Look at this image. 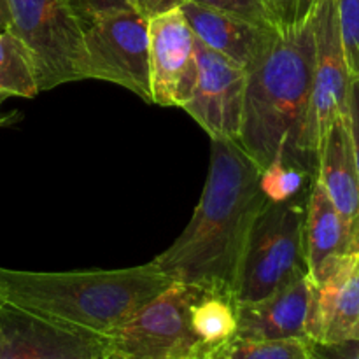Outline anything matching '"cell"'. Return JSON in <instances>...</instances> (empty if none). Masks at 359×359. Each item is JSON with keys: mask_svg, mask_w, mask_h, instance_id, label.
I'll use <instances>...</instances> for the list:
<instances>
[{"mask_svg": "<svg viewBox=\"0 0 359 359\" xmlns=\"http://www.w3.org/2000/svg\"><path fill=\"white\" fill-rule=\"evenodd\" d=\"M262 170L238 140L210 139V167L191 221L153 259L172 283L233 294L249 233L266 203Z\"/></svg>", "mask_w": 359, "mask_h": 359, "instance_id": "cell-1", "label": "cell"}, {"mask_svg": "<svg viewBox=\"0 0 359 359\" xmlns=\"http://www.w3.org/2000/svg\"><path fill=\"white\" fill-rule=\"evenodd\" d=\"M172 283L154 262L118 270L28 272L0 269V302L105 339Z\"/></svg>", "mask_w": 359, "mask_h": 359, "instance_id": "cell-2", "label": "cell"}, {"mask_svg": "<svg viewBox=\"0 0 359 359\" xmlns=\"http://www.w3.org/2000/svg\"><path fill=\"white\" fill-rule=\"evenodd\" d=\"M316 63L314 20L309 13L284 30L245 72L238 144L259 170L277 153L293 158L311 105Z\"/></svg>", "mask_w": 359, "mask_h": 359, "instance_id": "cell-3", "label": "cell"}, {"mask_svg": "<svg viewBox=\"0 0 359 359\" xmlns=\"http://www.w3.org/2000/svg\"><path fill=\"white\" fill-rule=\"evenodd\" d=\"M307 200L284 203L266 200L242 256L235 286L237 305L263 300L307 276L304 244Z\"/></svg>", "mask_w": 359, "mask_h": 359, "instance_id": "cell-4", "label": "cell"}, {"mask_svg": "<svg viewBox=\"0 0 359 359\" xmlns=\"http://www.w3.org/2000/svg\"><path fill=\"white\" fill-rule=\"evenodd\" d=\"M311 13L316 39L311 105L294 146V154L290 160L318 174L319 146L325 139V133L337 118L349 114L353 77L340 37L337 0H316Z\"/></svg>", "mask_w": 359, "mask_h": 359, "instance_id": "cell-5", "label": "cell"}, {"mask_svg": "<svg viewBox=\"0 0 359 359\" xmlns=\"http://www.w3.org/2000/svg\"><path fill=\"white\" fill-rule=\"evenodd\" d=\"M11 30L28 46L41 91L84 79V23L72 0H7Z\"/></svg>", "mask_w": 359, "mask_h": 359, "instance_id": "cell-6", "label": "cell"}, {"mask_svg": "<svg viewBox=\"0 0 359 359\" xmlns=\"http://www.w3.org/2000/svg\"><path fill=\"white\" fill-rule=\"evenodd\" d=\"M198 286L174 283L105 337L118 359H202L189 328V309Z\"/></svg>", "mask_w": 359, "mask_h": 359, "instance_id": "cell-7", "label": "cell"}, {"mask_svg": "<svg viewBox=\"0 0 359 359\" xmlns=\"http://www.w3.org/2000/svg\"><path fill=\"white\" fill-rule=\"evenodd\" d=\"M84 79L118 84L153 104L147 18L123 9L84 23Z\"/></svg>", "mask_w": 359, "mask_h": 359, "instance_id": "cell-8", "label": "cell"}, {"mask_svg": "<svg viewBox=\"0 0 359 359\" xmlns=\"http://www.w3.org/2000/svg\"><path fill=\"white\" fill-rule=\"evenodd\" d=\"M196 84L184 111L210 139L238 140L244 111L245 72L196 39Z\"/></svg>", "mask_w": 359, "mask_h": 359, "instance_id": "cell-9", "label": "cell"}, {"mask_svg": "<svg viewBox=\"0 0 359 359\" xmlns=\"http://www.w3.org/2000/svg\"><path fill=\"white\" fill-rule=\"evenodd\" d=\"M151 102L182 109L196 84L195 34L181 7L147 20Z\"/></svg>", "mask_w": 359, "mask_h": 359, "instance_id": "cell-10", "label": "cell"}, {"mask_svg": "<svg viewBox=\"0 0 359 359\" xmlns=\"http://www.w3.org/2000/svg\"><path fill=\"white\" fill-rule=\"evenodd\" d=\"M105 339L0 302V359H100Z\"/></svg>", "mask_w": 359, "mask_h": 359, "instance_id": "cell-11", "label": "cell"}, {"mask_svg": "<svg viewBox=\"0 0 359 359\" xmlns=\"http://www.w3.org/2000/svg\"><path fill=\"white\" fill-rule=\"evenodd\" d=\"M307 339L312 342H359V255L340 262L325 283L314 284Z\"/></svg>", "mask_w": 359, "mask_h": 359, "instance_id": "cell-12", "label": "cell"}, {"mask_svg": "<svg viewBox=\"0 0 359 359\" xmlns=\"http://www.w3.org/2000/svg\"><path fill=\"white\" fill-rule=\"evenodd\" d=\"M318 179L342 219L351 255H359V179L354 161L349 114L325 133L318 154Z\"/></svg>", "mask_w": 359, "mask_h": 359, "instance_id": "cell-13", "label": "cell"}, {"mask_svg": "<svg viewBox=\"0 0 359 359\" xmlns=\"http://www.w3.org/2000/svg\"><path fill=\"white\" fill-rule=\"evenodd\" d=\"M311 277L304 276L255 304L237 305V335L249 340L307 339L312 302Z\"/></svg>", "mask_w": 359, "mask_h": 359, "instance_id": "cell-14", "label": "cell"}, {"mask_svg": "<svg viewBox=\"0 0 359 359\" xmlns=\"http://www.w3.org/2000/svg\"><path fill=\"white\" fill-rule=\"evenodd\" d=\"M189 28L202 44L248 70L273 41L277 28H265L186 0L181 6Z\"/></svg>", "mask_w": 359, "mask_h": 359, "instance_id": "cell-15", "label": "cell"}, {"mask_svg": "<svg viewBox=\"0 0 359 359\" xmlns=\"http://www.w3.org/2000/svg\"><path fill=\"white\" fill-rule=\"evenodd\" d=\"M304 244L307 273L316 286L325 283L351 255L342 219L318 177L312 182L305 209Z\"/></svg>", "mask_w": 359, "mask_h": 359, "instance_id": "cell-16", "label": "cell"}, {"mask_svg": "<svg viewBox=\"0 0 359 359\" xmlns=\"http://www.w3.org/2000/svg\"><path fill=\"white\" fill-rule=\"evenodd\" d=\"M189 328L202 349V359L237 335V302L233 294L200 287L189 309Z\"/></svg>", "mask_w": 359, "mask_h": 359, "instance_id": "cell-17", "label": "cell"}, {"mask_svg": "<svg viewBox=\"0 0 359 359\" xmlns=\"http://www.w3.org/2000/svg\"><path fill=\"white\" fill-rule=\"evenodd\" d=\"M39 93L37 65L28 46L13 30L0 32V97L35 98Z\"/></svg>", "mask_w": 359, "mask_h": 359, "instance_id": "cell-18", "label": "cell"}, {"mask_svg": "<svg viewBox=\"0 0 359 359\" xmlns=\"http://www.w3.org/2000/svg\"><path fill=\"white\" fill-rule=\"evenodd\" d=\"M316 177L318 174L277 153L270 165L262 170L259 186L269 202H294V200L309 198Z\"/></svg>", "mask_w": 359, "mask_h": 359, "instance_id": "cell-19", "label": "cell"}, {"mask_svg": "<svg viewBox=\"0 0 359 359\" xmlns=\"http://www.w3.org/2000/svg\"><path fill=\"white\" fill-rule=\"evenodd\" d=\"M203 359H311V340H249L233 337Z\"/></svg>", "mask_w": 359, "mask_h": 359, "instance_id": "cell-20", "label": "cell"}, {"mask_svg": "<svg viewBox=\"0 0 359 359\" xmlns=\"http://www.w3.org/2000/svg\"><path fill=\"white\" fill-rule=\"evenodd\" d=\"M340 37L353 79H359V0H337Z\"/></svg>", "mask_w": 359, "mask_h": 359, "instance_id": "cell-21", "label": "cell"}, {"mask_svg": "<svg viewBox=\"0 0 359 359\" xmlns=\"http://www.w3.org/2000/svg\"><path fill=\"white\" fill-rule=\"evenodd\" d=\"M189 2L219 11V13L230 14V16L244 20L248 23L258 25V27L277 28L263 0H189Z\"/></svg>", "mask_w": 359, "mask_h": 359, "instance_id": "cell-22", "label": "cell"}, {"mask_svg": "<svg viewBox=\"0 0 359 359\" xmlns=\"http://www.w3.org/2000/svg\"><path fill=\"white\" fill-rule=\"evenodd\" d=\"M72 4L83 23H88V21L93 20L95 16H100V14L123 9H135V0H72Z\"/></svg>", "mask_w": 359, "mask_h": 359, "instance_id": "cell-23", "label": "cell"}, {"mask_svg": "<svg viewBox=\"0 0 359 359\" xmlns=\"http://www.w3.org/2000/svg\"><path fill=\"white\" fill-rule=\"evenodd\" d=\"M311 359H359V342L347 340L339 344H321L311 340Z\"/></svg>", "mask_w": 359, "mask_h": 359, "instance_id": "cell-24", "label": "cell"}, {"mask_svg": "<svg viewBox=\"0 0 359 359\" xmlns=\"http://www.w3.org/2000/svg\"><path fill=\"white\" fill-rule=\"evenodd\" d=\"M263 4L279 30L298 21V0H263Z\"/></svg>", "mask_w": 359, "mask_h": 359, "instance_id": "cell-25", "label": "cell"}, {"mask_svg": "<svg viewBox=\"0 0 359 359\" xmlns=\"http://www.w3.org/2000/svg\"><path fill=\"white\" fill-rule=\"evenodd\" d=\"M349 126L351 137H353L354 161L359 179V79H353L349 91Z\"/></svg>", "mask_w": 359, "mask_h": 359, "instance_id": "cell-26", "label": "cell"}, {"mask_svg": "<svg viewBox=\"0 0 359 359\" xmlns=\"http://www.w3.org/2000/svg\"><path fill=\"white\" fill-rule=\"evenodd\" d=\"M186 0H135V11H139L144 18H153L163 14L167 11L177 9Z\"/></svg>", "mask_w": 359, "mask_h": 359, "instance_id": "cell-27", "label": "cell"}, {"mask_svg": "<svg viewBox=\"0 0 359 359\" xmlns=\"http://www.w3.org/2000/svg\"><path fill=\"white\" fill-rule=\"evenodd\" d=\"M11 30V13L7 0H0V32Z\"/></svg>", "mask_w": 359, "mask_h": 359, "instance_id": "cell-28", "label": "cell"}, {"mask_svg": "<svg viewBox=\"0 0 359 359\" xmlns=\"http://www.w3.org/2000/svg\"><path fill=\"white\" fill-rule=\"evenodd\" d=\"M314 2L316 0H298V21L304 20V18L311 13Z\"/></svg>", "mask_w": 359, "mask_h": 359, "instance_id": "cell-29", "label": "cell"}, {"mask_svg": "<svg viewBox=\"0 0 359 359\" xmlns=\"http://www.w3.org/2000/svg\"><path fill=\"white\" fill-rule=\"evenodd\" d=\"M4 100H6V98H4V97H0V105L4 104ZM9 119H13V116H0V126H2V125H6V123L9 121Z\"/></svg>", "mask_w": 359, "mask_h": 359, "instance_id": "cell-30", "label": "cell"}, {"mask_svg": "<svg viewBox=\"0 0 359 359\" xmlns=\"http://www.w3.org/2000/svg\"><path fill=\"white\" fill-rule=\"evenodd\" d=\"M102 359H118V358H116V356H112L111 353H105V356L102 358Z\"/></svg>", "mask_w": 359, "mask_h": 359, "instance_id": "cell-31", "label": "cell"}, {"mask_svg": "<svg viewBox=\"0 0 359 359\" xmlns=\"http://www.w3.org/2000/svg\"><path fill=\"white\" fill-rule=\"evenodd\" d=\"M100 359H102V358H100Z\"/></svg>", "mask_w": 359, "mask_h": 359, "instance_id": "cell-32", "label": "cell"}]
</instances>
